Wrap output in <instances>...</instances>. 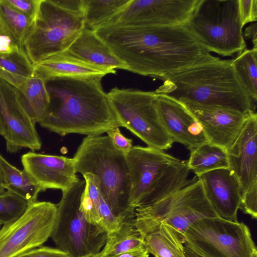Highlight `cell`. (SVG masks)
Instances as JSON below:
<instances>
[{"label": "cell", "mask_w": 257, "mask_h": 257, "mask_svg": "<svg viewBox=\"0 0 257 257\" xmlns=\"http://www.w3.org/2000/svg\"><path fill=\"white\" fill-rule=\"evenodd\" d=\"M126 70L161 80L213 55L187 26H121L94 31Z\"/></svg>", "instance_id": "1"}, {"label": "cell", "mask_w": 257, "mask_h": 257, "mask_svg": "<svg viewBox=\"0 0 257 257\" xmlns=\"http://www.w3.org/2000/svg\"><path fill=\"white\" fill-rule=\"evenodd\" d=\"M102 77H57L46 81L50 102L38 123L61 136L101 135L121 126L102 88Z\"/></svg>", "instance_id": "2"}, {"label": "cell", "mask_w": 257, "mask_h": 257, "mask_svg": "<svg viewBox=\"0 0 257 257\" xmlns=\"http://www.w3.org/2000/svg\"><path fill=\"white\" fill-rule=\"evenodd\" d=\"M155 91L183 104L218 106L249 114L256 112L234 69L232 59L211 58L163 79Z\"/></svg>", "instance_id": "3"}, {"label": "cell", "mask_w": 257, "mask_h": 257, "mask_svg": "<svg viewBox=\"0 0 257 257\" xmlns=\"http://www.w3.org/2000/svg\"><path fill=\"white\" fill-rule=\"evenodd\" d=\"M73 159L76 173L95 177L102 196L120 223L135 219L126 156L115 148L107 136H86Z\"/></svg>", "instance_id": "4"}, {"label": "cell", "mask_w": 257, "mask_h": 257, "mask_svg": "<svg viewBox=\"0 0 257 257\" xmlns=\"http://www.w3.org/2000/svg\"><path fill=\"white\" fill-rule=\"evenodd\" d=\"M134 208L152 205L180 190L188 182L187 160H180L163 150L135 146L125 155Z\"/></svg>", "instance_id": "5"}, {"label": "cell", "mask_w": 257, "mask_h": 257, "mask_svg": "<svg viewBox=\"0 0 257 257\" xmlns=\"http://www.w3.org/2000/svg\"><path fill=\"white\" fill-rule=\"evenodd\" d=\"M238 0H202L187 28L211 53L223 56L246 49Z\"/></svg>", "instance_id": "6"}, {"label": "cell", "mask_w": 257, "mask_h": 257, "mask_svg": "<svg viewBox=\"0 0 257 257\" xmlns=\"http://www.w3.org/2000/svg\"><path fill=\"white\" fill-rule=\"evenodd\" d=\"M84 28L83 12L65 9L56 0H42L23 49L35 66L66 51Z\"/></svg>", "instance_id": "7"}, {"label": "cell", "mask_w": 257, "mask_h": 257, "mask_svg": "<svg viewBox=\"0 0 257 257\" xmlns=\"http://www.w3.org/2000/svg\"><path fill=\"white\" fill-rule=\"evenodd\" d=\"M85 186L84 179L79 180L62 192L51 235L57 247L72 257L99 252L107 238V233L88 222L80 209Z\"/></svg>", "instance_id": "8"}, {"label": "cell", "mask_w": 257, "mask_h": 257, "mask_svg": "<svg viewBox=\"0 0 257 257\" xmlns=\"http://www.w3.org/2000/svg\"><path fill=\"white\" fill-rule=\"evenodd\" d=\"M107 94L121 126L128 129L148 147L161 150L172 147L174 142L158 114L155 91L114 87Z\"/></svg>", "instance_id": "9"}, {"label": "cell", "mask_w": 257, "mask_h": 257, "mask_svg": "<svg viewBox=\"0 0 257 257\" xmlns=\"http://www.w3.org/2000/svg\"><path fill=\"white\" fill-rule=\"evenodd\" d=\"M135 222L160 221L173 228L183 244L187 229L197 221L217 216L195 176L180 190L148 206L135 209Z\"/></svg>", "instance_id": "10"}, {"label": "cell", "mask_w": 257, "mask_h": 257, "mask_svg": "<svg viewBox=\"0 0 257 257\" xmlns=\"http://www.w3.org/2000/svg\"><path fill=\"white\" fill-rule=\"evenodd\" d=\"M185 242L205 257H252L257 251L248 227L218 216L192 224L184 234Z\"/></svg>", "instance_id": "11"}, {"label": "cell", "mask_w": 257, "mask_h": 257, "mask_svg": "<svg viewBox=\"0 0 257 257\" xmlns=\"http://www.w3.org/2000/svg\"><path fill=\"white\" fill-rule=\"evenodd\" d=\"M57 205L47 201L31 203L18 219L0 228V257H18L42 246L51 237Z\"/></svg>", "instance_id": "12"}, {"label": "cell", "mask_w": 257, "mask_h": 257, "mask_svg": "<svg viewBox=\"0 0 257 257\" xmlns=\"http://www.w3.org/2000/svg\"><path fill=\"white\" fill-rule=\"evenodd\" d=\"M202 0H130L104 28L185 26Z\"/></svg>", "instance_id": "13"}, {"label": "cell", "mask_w": 257, "mask_h": 257, "mask_svg": "<svg viewBox=\"0 0 257 257\" xmlns=\"http://www.w3.org/2000/svg\"><path fill=\"white\" fill-rule=\"evenodd\" d=\"M35 124L22 106L17 89L0 78V125L7 151L40 150L41 142Z\"/></svg>", "instance_id": "14"}, {"label": "cell", "mask_w": 257, "mask_h": 257, "mask_svg": "<svg viewBox=\"0 0 257 257\" xmlns=\"http://www.w3.org/2000/svg\"><path fill=\"white\" fill-rule=\"evenodd\" d=\"M183 104L202 126L208 142L226 150L236 139L251 114L218 106Z\"/></svg>", "instance_id": "15"}, {"label": "cell", "mask_w": 257, "mask_h": 257, "mask_svg": "<svg viewBox=\"0 0 257 257\" xmlns=\"http://www.w3.org/2000/svg\"><path fill=\"white\" fill-rule=\"evenodd\" d=\"M24 170L41 188L64 192L80 179L73 158L29 152L21 157Z\"/></svg>", "instance_id": "16"}, {"label": "cell", "mask_w": 257, "mask_h": 257, "mask_svg": "<svg viewBox=\"0 0 257 257\" xmlns=\"http://www.w3.org/2000/svg\"><path fill=\"white\" fill-rule=\"evenodd\" d=\"M228 169L237 179L241 195L257 182V114L251 113L226 150Z\"/></svg>", "instance_id": "17"}, {"label": "cell", "mask_w": 257, "mask_h": 257, "mask_svg": "<svg viewBox=\"0 0 257 257\" xmlns=\"http://www.w3.org/2000/svg\"><path fill=\"white\" fill-rule=\"evenodd\" d=\"M156 105L161 122L174 143L190 149L208 142L202 126L183 103L157 93Z\"/></svg>", "instance_id": "18"}, {"label": "cell", "mask_w": 257, "mask_h": 257, "mask_svg": "<svg viewBox=\"0 0 257 257\" xmlns=\"http://www.w3.org/2000/svg\"><path fill=\"white\" fill-rule=\"evenodd\" d=\"M197 177L201 181L205 196L217 216L238 222L241 193L239 182L228 168L205 173Z\"/></svg>", "instance_id": "19"}, {"label": "cell", "mask_w": 257, "mask_h": 257, "mask_svg": "<svg viewBox=\"0 0 257 257\" xmlns=\"http://www.w3.org/2000/svg\"><path fill=\"white\" fill-rule=\"evenodd\" d=\"M64 55L90 65L112 71L126 70L125 64L118 58L94 31L84 28Z\"/></svg>", "instance_id": "20"}, {"label": "cell", "mask_w": 257, "mask_h": 257, "mask_svg": "<svg viewBox=\"0 0 257 257\" xmlns=\"http://www.w3.org/2000/svg\"><path fill=\"white\" fill-rule=\"evenodd\" d=\"M134 223L149 253L155 257H185L184 244L171 227L160 221Z\"/></svg>", "instance_id": "21"}, {"label": "cell", "mask_w": 257, "mask_h": 257, "mask_svg": "<svg viewBox=\"0 0 257 257\" xmlns=\"http://www.w3.org/2000/svg\"><path fill=\"white\" fill-rule=\"evenodd\" d=\"M116 71L99 68L62 53L51 56L34 66L33 75L42 77L45 82L57 77L89 78L103 77Z\"/></svg>", "instance_id": "22"}, {"label": "cell", "mask_w": 257, "mask_h": 257, "mask_svg": "<svg viewBox=\"0 0 257 257\" xmlns=\"http://www.w3.org/2000/svg\"><path fill=\"white\" fill-rule=\"evenodd\" d=\"M85 181L80 209L89 223L101 227L107 233L118 229L120 222L102 196L95 177L89 174L83 176Z\"/></svg>", "instance_id": "23"}, {"label": "cell", "mask_w": 257, "mask_h": 257, "mask_svg": "<svg viewBox=\"0 0 257 257\" xmlns=\"http://www.w3.org/2000/svg\"><path fill=\"white\" fill-rule=\"evenodd\" d=\"M19 101L29 116L39 123L45 116L50 102L45 81L33 75L18 89Z\"/></svg>", "instance_id": "24"}, {"label": "cell", "mask_w": 257, "mask_h": 257, "mask_svg": "<svg viewBox=\"0 0 257 257\" xmlns=\"http://www.w3.org/2000/svg\"><path fill=\"white\" fill-rule=\"evenodd\" d=\"M0 177L5 190L11 191L32 203L37 200L41 188L24 170L9 163L0 154Z\"/></svg>", "instance_id": "25"}, {"label": "cell", "mask_w": 257, "mask_h": 257, "mask_svg": "<svg viewBox=\"0 0 257 257\" xmlns=\"http://www.w3.org/2000/svg\"><path fill=\"white\" fill-rule=\"evenodd\" d=\"M189 150L188 165L197 176L212 170L228 168L226 150L222 147L207 142Z\"/></svg>", "instance_id": "26"}, {"label": "cell", "mask_w": 257, "mask_h": 257, "mask_svg": "<svg viewBox=\"0 0 257 257\" xmlns=\"http://www.w3.org/2000/svg\"><path fill=\"white\" fill-rule=\"evenodd\" d=\"M135 220V219H134ZM134 220L120 223L116 230L107 233L101 257H113L133 249L144 248V238Z\"/></svg>", "instance_id": "27"}, {"label": "cell", "mask_w": 257, "mask_h": 257, "mask_svg": "<svg viewBox=\"0 0 257 257\" xmlns=\"http://www.w3.org/2000/svg\"><path fill=\"white\" fill-rule=\"evenodd\" d=\"M34 66L23 49L0 53V78L19 88L33 75Z\"/></svg>", "instance_id": "28"}, {"label": "cell", "mask_w": 257, "mask_h": 257, "mask_svg": "<svg viewBox=\"0 0 257 257\" xmlns=\"http://www.w3.org/2000/svg\"><path fill=\"white\" fill-rule=\"evenodd\" d=\"M130 0H83L84 28L93 31L105 27Z\"/></svg>", "instance_id": "29"}, {"label": "cell", "mask_w": 257, "mask_h": 257, "mask_svg": "<svg viewBox=\"0 0 257 257\" xmlns=\"http://www.w3.org/2000/svg\"><path fill=\"white\" fill-rule=\"evenodd\" d=\"M235 72L253 105L257 101V48L245 49L232 59Z\"/></svg>", "instance_id": "30"}, {"label": "cell", "mask_w": 257, "mask_h": 257, "mask_svg": "<svg viewBox=\"0 0 257 257\" xmlns=\"http://www.w3.org/2000/svg\"><path fill=\"white\" fill-rule=\"evenodd\" d=\"M34 22V20L10 6L6 0H0V23L23 49Z\"/></svg>", "instance_id": "31"}, {"label": "cell", "mask_w": 257, "mask_h": 257, "mask_svg": "<svg viewBox=\"0 0 257 257\" xmlns=\"http://www.w3.org/2000/svg\"><path fill=\"white\" fill-rule=\"evenodd\" d=\"M31 203L8 190L0 194V224H6L20 217Z\"/></svg>", "instance_id": "32"}, {"label": "cell", "mask_w": 257, "mask_h": 257, "mask_svg": "<svg viewBox=\"0 0 257 257\" xmlns=\"http://www.w3.org/2000/svg\"><path fill=\"white\" fill-rule=\"evenodd\" d=\"M239 208L252 218L257 217V182L241 195Z\"/></svg>", "instance_id": "33"}, {"label": "cell", "mask_w": 257, "mask_h": 257, "mask_svg": "<svg viewBox=\"0 0 257 257\" xmlns=\"http://www.w3.org/2000/svg\"><path fill=\"white\" fill-rule=\"evenodd\" d=\"M240 18L243 27L257 20V0H238Z\"/></svg>", "instance_id": "34"}, {"label": "cell", "mask_w": 257, "mask_h": 257, "mask_svg": "<svg viewBox=\"0 0 257 257\" xmlns=\"http://www.w3.org/2000/svg\"><path fill=\"white\" fill-rule=\"evenodd\" d=\"M12 7L35 21L42 0H6Z\"/></svg>", "instance_id": "35"}, {"label": "cell", "mask_w": 257, "mask_h": 257, "mask_svg": "<svg viewBox=\"0 0 257 257\" xmlns=\"http://www.w3.org/2000/svg\"><path fill=\"white\" fill-rule=\"evenodd\" d=\"M106 133L115 148L124 155H126L133 148V140L125 137L119 127L109 130Z\"/></svg>", "instance_id": "36"}, {"label": "cell", "mask_w": 257, "mask_h": 257, "mask_svg": "<svg viewBox=\"0 0 257 257\" xmlns=\"http://www.w3.org/2000/svg\"><path fill=\"white\" fill-rule=\"evenodd\" d=\"M18 257H72L58 248L41 246L30 250Z\"/></svg>", "instance_id": "37"}, {"label": "cell", "mask_w": 257, "mask_h": 257, "mask_svg": "<svg viewBox=\"0 0 257 257\" xmlns=\"http://www.w3.org/2000/svg\"><path fill=\"white\" fill-rule=\"evenodd\" d=\"M21 48L0 23V53H9Z\"/></svg>", "instance_id": "38"}, {"label": "cell", "mask_w": 257, "mask_h": 257, "mask_svg": "<svg viewBox=\"0 0 257 257\" xmlns=\"http://www.w3.org/2000/svg\"><path fill=\"white\" fill-rule=\"evenodd\" d=\"M244 36L251 41L253 44L252 48H257L256 38V23L251 24L248 26L244 31Z\"/></svg>", "instance_id": "39"}, {"label": "cell", "mask_w": 257, "mask_h": 257, "mask_svg": "<svg viewBox=\"0 0 257 257\" xmlns=\"http://www.w3.org/2000/svg\"><path fill=\"white\" fill-rule=\"evenodd\" d=\"M149 253L144 247L124 252L113 257H149Z\"/></svg>", "instance_id": "40"}, {"label": "cell", "mask_w": 257, "mask_h": 257, "mask_svg": "<svg viewBox=\"0 0 257 257\" xmlns=\"http://www.w3.org/2000/svg\"><path fill=\"white\" fill-rule=\"evenodd\" d=\"M184 250L185 257H205L185 244Z\"/></svg>", "instance_id": "41"}, {"label": "cell", "mask_w": 257, "mask_h": 257, "mask_svg": "<svg viewBox=\"0 0 257 257\" xmlns=\"http://www.w3.org/2000/svg\"><path fill=\"white\" fill-rule=\"evenodd\" d=\"M102 255V252L101 251H100L99 252L97 253H91L87 254L81 257H101Z\"/></svg>", "instance_id": "42"}, {"label": "cell", "mask_w": 257, "mask_h": 257, "mask_svg": "<svg viewBox=\"0 0 257 257\" xmlns=\"http://www.w3.org/2000/svg\"><path fill=\"white\" fill-rule=\"evenodd\" d=\"M5 191L2 186V181L0 177V194L2 193Z\"/></svg>", "instance_id": "43"}, {"label": "cell", "mask_w": 257, "mask_h": 257, "mask_svg": "<svg viewBox=\"0 0 257 257\" xmlns=\"http://www.w3.org/2000/svg\"><path fill=\"white\" fill-rule=\"evenodd\" d=\"M0 135H2V130H1V125H0Z\"/></svg>", "instance_id": "44"}, {"label": "cell", "mask_w": 257, "mask_h": 257, "mask_svg": "<svg viewBox=\"0 0 257 257\" xmlns=\"http://www.w3.org/2000/svg\"><path fill=\"white\" fill-rule=\"evenodd\" d=\"M1 225H2V224H0V228H1Z\"/></svg>", "instance_id": "45"}]
</instances>
